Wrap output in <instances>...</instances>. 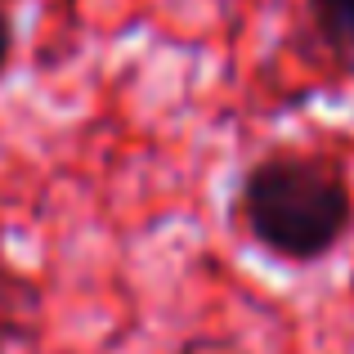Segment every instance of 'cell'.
<instances>
[{
	"label": "cell",
	"mask_w": 354,
	"mask_h": 354,
	"mask_svg": "<svg viewBox=\"0 0 354 354\" xmlns=\"http://www.w3.org/2000/svg\"><path fill=\"white\" fill-rule=\"evenodd\" d=\"M310 9H314V23H319V32L328 41L354 50V0H310Z\"/></svg>",
	"instance_id": "obj_2"
},
{
	"label": "cell",
	"mask_w": 354,
	"mask_h": 354,
	"mask_svg": "<svg viewBox=\"0 0 354 354\" xmlns=\"http://www.w3.org/2000/svg\"><path fill=\"white\" fill-rule=\"evenodd\" d=\"M251 238L283 260H319L350 229L354 207L337 166L319 157H265L242 180Z\"/></svg>",
	"instance_id": "obj_1"
},
{
	"label": "cell",
	"mask_w": 354,
	"mask_h": 354,
	"mask_svg": "<svg viewBox=\"0 0 354 354\" xmlns=\"http://www.w3.org/2000/svg\"><path fill=\"white\" fill-rule=\"evenodd\" d=\"M9 50H14V27H9L5 9H0V77H5V63H9Z\"/></svg>",
	"instance_id": "obj_3"
},
{
	"label": "cell",
	"mask_w": 354,
	"mask_h": 354,
	"mask_svg": "<svg viewBox=\"0 0 354 354\" xmlns=\"http://www.w3.org/2000/svg\"><path fill=\"white\" fill-rule=\"evenodd\" d=\"M180 354H220V350H211V346H184Z\"/></svg>",
	"instance_id": "obj_4"
}]
</instances>
